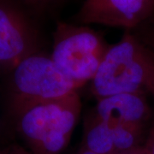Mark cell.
I'll return each instance as SVG.
<instances>
[{"instance_id":"6","label":"cell","mask_w":154,"mask_h":154,"mask_svg":"<svg viewBox=\"0 0 154 154\" xmlns=\"http://www.w3.org/2000/svg\"><path fill=\"white\" fill-rule=\"evenodd\" d=\"M154 12V0H84L75 20L81 25L99 24L129 30Z\"/></svg>"},{"instance_id":"14","label":"cell","mask_w":154,"mask_h":154,"mask_svg":"<svg viewBox=\"0 0 154 154\" xmlns=\"http://www.w3.org/2000/svg\"><path fill=\"white\" fill-rule=\"evenodd\" d=\"M73 154H94V153H92V152H88V151H87V150H85V149H83L81 147V148L77 151L76 152H75V153H73Z\"/></svg>"},{"instance_id":"9","label":"cell","mask_w":154,"mask_h":154,"mask_svg":"<svg viewBox=\"0 0 154 154\" xmlns=\"http://www.w3.org/2000/svg\"><path fill=\"white\" fill-rule=\"evenodd\" d=\"M0 154H32L25 146L19 144H9L0 147Z\"/></svg>"},{"instance_id":"13","label":"cell","mask_w":154,"mask_h":154,"mask_svg":"<svg viewBox=\"0 0 154 154\" xmlns=\"http://www.w3.org/2000/svg\"><path fill=\"white\" fill-rule=\"evenodd\" d=\"M148 42L152 45V47L154 48V28L152 29V31L148 34Z\"/></svg>"},{"instance_id":"5","label":"cell","mask_w":154,"mask_h":154,"mask_svg":"<svg viewBox=\"0 0 154 154\" xmlns=\"http://www.w3.org/2000/svg\"><path fill=\"white\" fill-rule=\"evenodd\" d=\"M38 33L23 5L0 0V65L12 70L27 57L38 52Z\"/></svg>"},{"instance_id":"10","label":"cell","mask_w":154,"mask_h":154,"mask_svg":"<svg viewBox=\"0 0 154 154\" xmlns=\"http://www.w3.org/2000/svg\"><path fill=\"white\" fill-rule=\"evenodd\" d=\"M143 149L145 154H154V121L147 131Z\"/></svg>"},{"instance_id":"2","label":"cell","mask_w":154,"mask_h":154,"mask_svg":"<svg viewBox=\"0 0 154 154\" xmlns=\"http://www.w3.org/2000/svg\"><path fill=\"white\" fill-rule=\"evenodd\" d=\"M153 82L154 50L127 32L110 45L91 82V93L97 100L115 94H146Z\"/></svg>"},{"instance_id":"11","label":"cell","mask_w":154,"mask_h":154,"mask_svg":"<svg viewBox=\"0 0 154 154\" xmlns=\"http://www.w3.org/2000/svg\"><path fill=\"white\" fill-rule=\"evenodd\" d=\"M21 5L27 7H32L33 9H40L51 0H17Z\"/></svg>"},{"instance_id":"7","label":"cell","mask_w":154,"mask_h":154,"mask_svg":"<svg viewBox=\"0 0 154 154\" xmlns=\"http://www.w3.org/2000/svg\"><path fill=\"white\" fill-rule=\"evenodd\" d=\"M91 112L110 125L147 127L152 118L146 94L140 93L115 94L98 99Z\"/></svg>"},{"instance_id":"4","label":"cell","mask_w":154,"mask_h":154,"mask_svg":"<svg viewBox=\"0 0 154 154\" xmlns=\"http://www.w3.org/2000/svg\"><path fill=\"white\" fill-rule=\"evenodd\" d=\"M110 45L88 25L58 22L51 57L66 75L83 87L93 81Z\"/></svg>"},{"instance_id":"12","label":"cell","mask_w":154,"mask_h":154,"mask_svg":"<svg viewBox=\"0 0 154 154\" xmlns=\"http://www.w3.org/2000/svg\"><path fill=\"white\" fill-rule=\"evenodd\" d=\"M116 154H145L144 152L143 146L137 147V148L132 149V150H129V151H126V152H118Z\"/></svg>"},{"instance_id":"8","label":"cell","mask_w":154,"mask_h":154,"mask_svg":"<svg viewBox=\"0 0 154 154\" xmlns=\"http://www.w3.org/2000/svg\"><path fill=\"white\" fill-rule=\"evenodd\" d=\"M81 147L94 154H116L110 125L92 112L85 118Z\"/></svg>"},{"instance_id":"15","label":"cell","mask_w":154,"mask_h":154,"mask_svg":"<svg viewBox=\"0 0 154 154\" xmlns=\"http://www.w3.org/2000/svg\"><path fill=\"white\" fill-rule=\"evenodd\" d=\"M152 49L154 50V48H152ZM150 94H152V95L154 97V82H153V85H152V88L151 91H150Z\"/></svg>"},{"instance_id":"1","label":"cell","mask_w":154,"mask_h":154,"mask_svg":"<svg viewBox=\"0 0 154 154\" xmlns=\"http://www.w3.org/2000/svg\"><path fill=\"white\" fill-rule=\"evenodd\" d=\"M82 109L79 94L27 105L12 112L18 134L32 154H61L70 142Z\"/></svg>"},{"instance_id":"3","label":"cell","mask_w":154,"mask_h":154,"mask_svg":"<svg viewBox=\"0 0 154 154\" xmlns=\"http://www.w3.org/2000/svg\"><path fill=\"white\" fill-rule=\"evenodd\" d=\"M11 73V113L27 105L64 99L82 88L61 70L51 56L39 51L21 61Z\"/></svg>"}]
</instances>
